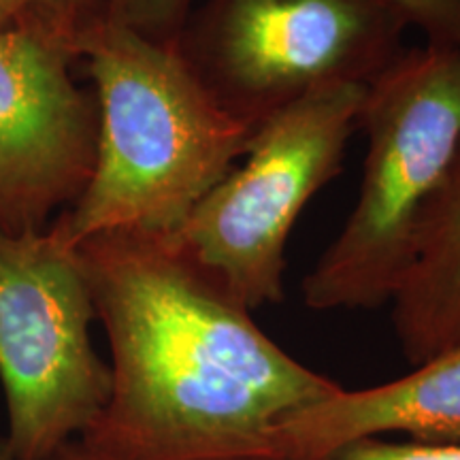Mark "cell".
I'll list each match as a JSON object with an SVG mask.
<instances>
[{"instance_id": "cell-1", "label": "cell", "mask_w": 460, "mask_h": 460, "mask_svg": "<svg viewBox=\"0 0 460 460\" xmlns=\"http://www.w3.org/2000/svg\"><path fill=\"white\" fill-rule=\"evenodd\" d=\"M111 394L82 444L107 460L264 458L281 420L341 386L298 362L172 234L77 247Z\"/></svg>"}, {"instance_id": "cell-2", "label": "cell", "mask_w": 460, "mask_h": 460, "mask_svg": "<svg viewBox=\"0 0 460 460\" xmlns=\"http://www.w3.org/2000/svg\"><path fill=\"white\" fill-rule=\"evenodd\" d=\"M77 51L94 84L96 156L51 234L77 247L109 233H180L245 156L254 128L217 105L177 45L101 20Z\"/></svg>"}, {"instance_id": "cell-3", "label": "cell", "mask_w": 460, "mask_h": 460, "mask_svg": "<svg viewBox=\"0 0 460 460\" xmlns=\"http://www.w3.org/2000/svg\"><path fill=\"white\" fill-rule=\"evenodd\" d=\"M367 158L356 205L303 279L314 312L393 301L460 180V48L424 43L367 88Z\"/></svg>"}, {"instance_id": "cell-4", "label": "cell", "mask_w": 460, "mask_h": 460, "mask_svg": "<svg viewBox=\"0 0 460 460\" xmlns=\"http://www.w3.org/2000/svg\"><path fill=\"white\" fill-rule=\"evenodd\" d=\"M407 28L386 0H203L177 48L217 105L256 128L318 90L373 84Z\"/></svg>"}, {"instance_id": "cell-5", "label": "cell", "mask_w": 460, "mask_h": 460, "mask_svg": "<svg viewBox=\"0 0 460 460\" xmlns=\"http://www.w3.org/2000/svg\"><path fill=\"white\" fill-rule=\"evenodd\" d=\"M369 85H332L258 124L234 166L175 237L250 312L284 301L286 243L305 205L343 169Z\"/></svg>"}, {"instance_id": "cell-6", "label": "cell", "mask_w": 460, "mask_h": 460, "mask_svg": "<svg viewBox=\"0 0 460 460\" xmlns=\"http://www.w3.org/2000/svg\"><path fill=\"white\" fill-rule=\"evenodd\" d=\"M94 322L75 247L49 228L0 234V386L17 460H51L107 407L111 369L92 341Z\"/></svg>"}, {"instance_id": "cell-7", "label": "cell", "mask_w": 460, "mask_h": 460, "mask_svg": "<svg viewBox=\"0 0 460 460\" xmlns=\"http://www.w3.org/2000/svg\"><path fill=\"white\" fill-rule=\"evenodd\" d=\"M75 62L49 39L0 32V234L45 233L90 180L99 109Z\"/></svg>"}, {"instance_id": "cell-8", "label": "cell", "mask_w": 460, "mask_h": 460, "mask_svg": "<svg viewBox=\"0 0 460 460\" xmlns=\"http://www.w3.org/2000/svg\"><path fill=\"white\" fill-rule=\"evenodd\" d=\"M422 446L460 444V348L435 356L394 382L343 386L281 420L269 456L322 460L345 446L390 439Z\"/></svg>"}, {"instance_id": "cell-9", "label": "cell", "mask_w": 460, "mask_h": 460, "mask_svg": "<svg viewBox=\"0 0 460 460\" xmlns=\"http://www.w3.org/2000/svg\"><path fill=\"white\" fill-rule=\"evenodd\" d=\"M390 305L411 367L460 348V180Z\"/></svg>"}, {"instance_id": "cell-10", "label": "cell", "mask_w": 460, "mask_h": 460, "mask_svg": "<svg viewBox=\"0 0 460 460\" xmlns=\"http://www.w3.org/2000/svg\"><path fill=\"white\" fill-rule=\"evenodd\" d=\"M105 20V0H0V32H24L65 45L79 56V41Z\"/></svg>"}, {"instance_id": "cell-11", "label": "cell", "mask_w": 460, "mask_h": 460, "mask_svg": "<svg viewBox=\"0 0 460 460\" xmlns=\"http://www.w3.org/2000/svg\"><path fill=\"white\" fill-rule=\"evenodd\" d=\"M197 0H105V20L163 45H177Z\"/></svg>"}, {"instance_id": "cell-12", "label": "cell", "mask_w": 460, "mask_h": 460, "mask_svg": "<svg viewBox=\"0 0 460 460\" xmlns=\"http://www.w3.org/2000/svg\"><path fill=\"white\" fill-rule=\"evenodd\" d=\"M427 43L460 48V0H386Z\"/></svg>"}, {"instance_id": "cell-13", "label": "cell", "mask_w": 460, "mask_h": 460, "mask_svg": "<svg viewBox=\"0 0 460 460\" xmlns=\"http://www.w3.org/2000/svg\"><path fill=\"white\" fill-rule=\"evenodd\" d=\"M322 460H460V444L422 446L402 439H367Z\"/></svg>"}, {"instance_id": "cell-14", "label": "cell", "mask_w": 460, "mask_h": 460, "mask_svg": "<svg viewBox=\"0 0 460 460\" xmlns=\"http://www.w3.org/2000/svg\"><path fill=\"white\" fill-rule=\"evenodd\" d=\"M51 460H107L99 456L96 452H92L90 447H85L82 441H73L66 447H62L60 452L56 454ZM250 460H284V458H273V456H264V458H250Z\"/></svg>"}, {"instance_id": "cell-15", "label": "cell", "mask_w": 460, "mask_h": 460, "mask_svg": "<svg viewBox=\"0 0 460 460\" xmlns=\"http://www.w3.org/2000/svg\"><path fill=\"white\" fill-rule=\"evenodd\" d=\"M0 460H17L13 456V452L9 450V444L7 439H4V435H0Z\"/></svg>"}]
</instances>
